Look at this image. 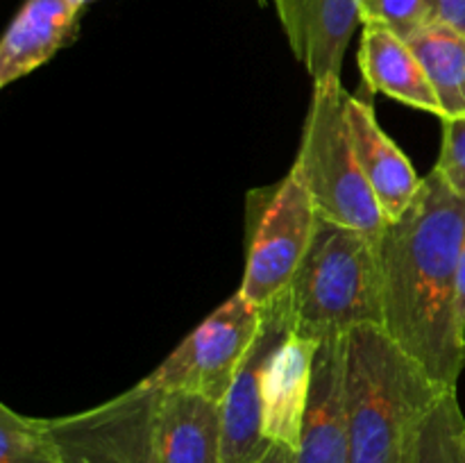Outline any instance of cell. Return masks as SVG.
Segmentation results:
<instances>
[{"instance_id":"1","label":"cell","mask_w":465,"mask_h":463,"mask_svg":"<svg viewBox=\"0 0 465 463\" xmlns=\"http://www.w3.org/2000/svg\"><path fill=\"white\" fill-rule=\"evenodd\" d=\"M463 234L465 198L431 168L411 207L386 222L377 241L381 330L445 389H457L465 368V334L457 320Z\"/></svg>"},{"instance_id":"22","label":"cell","mask_w":465,"mask_h":463,"mask_svg":"<svg viewBox=\"0 0 465 463\" xmlns=\"http://www.w3.org/2000/svg\"><path fill=\"white\" fill-rule=\"evenodd\" d=\"M457 320L461 334H465V234L459 254V275H457Z\"/></svg>"},{"instance_id":"15","label":"cell","mask_w":465,"mask_h":463,"mask_svg":"<svg viewBox=\"0 0 465 463\" xmlns=\"http://www.w3.org/2000/svg\"><path fill=\"white\" fill-rule=\"evenodd\" d=\"M359 71L371 94H384L407 107L440 118V104L407 39L377 23L361 25Z\"/></svg>"},{"instance_id":"19","label":"cell","mask_w":465,"mask_h":463,"mask_svg":"<svg viewBox=\"0 0 465 463\" xmlns=\"http://www.w3.org/2000/svg\"><path fill=\"white\" fill-rule=\"evenodd\" d=\"M436 21L434 0H361L359 23H377L409 39Z\"/></svg>"},{"instance_id":"4","label":"cell","mask_w":465,"mask_h":463,"mask_svg":"<svg viewBox=\"0 0 465 463\" xmlns=\"http://www.w3.org/2000/svg\"><path fill=\"white\" fill-rule=\"evenodd\" d=\"M348 95L341 80L313 84L298 159L291 168L312 195L318 216L380 239L389 221L354 154Z\"/></svg>"},{"instance_id":"12","label":"cell","mask_w":465,"mask_h":463,"mask_svg":"<svg viewBox=\"0 0 465 463\" xmlns=\"http://www.w3.org/2000/svg\"><path fill=\"white\" fill-rule=\"evenodd\" d=\"M352 134L354 154L384 212L386 221H398L422 186V177L411 166L400 145L381 130L377 113L368 100L348 95L345 104Z\"/></svg>"},{"instance_id":"9","label":"cell","mask_w":465,"mask_h":463,"mask_svg":"<svg viewBox=\"0 0 465 463\" xmlns=\"http://www.w3.org/2000/svg\"><path fill=\"white\" fill-rule=\"evenodd\" d=\"M348 334L321 340L300 431L298 463H350Z\"/></svg>"},{"instance_id":"24","label":"cell","mask_w":465,"mask_h":463,"mask_svg":"<svg viewBox=\"0 0 465 463\" xmlns=\"http://www.w3.org/2000/svg\"><path fill=\"white\" fill-rule=\"evenodd\" d=\"M259 5H262V7H266V5H272V7H277V3H280V0H257Z\"/></svg>"},{"instance_id":"2","label":"cell","mask_w":465,"mask_h":463,"mask_svg":"<svg viewBox=\"0 0 465 463\" xmlns=\"http://www.w3.org/2000/svg\"><path fill=\"white\" fill-rule=\"evenodd\" d=\"M448 390L381 327L348 334L350 463H409L434 404Z\"/></svg>"},{"instance_id":"17","label":"cell","mask_w":465,"mask_h":463,"mask_svg":"<svg viewBox=\"0 0 465 463\" xmlns=\"http://www.w3.org/2000/svg\"><path fill=\"white\" fill-rule=\"evenodd\" d=\"M409 463H465V418L457 390H448L434 404Z\"/></svg>"},{"instance_id":"7","label":"cell","mask_w":465,"mask_h":463,"mask_svg":"<svg viewBox=\"0 0 465 463\" xmlns=\"http://www.w3.org/2000/svg\"><path fill=\"white\" fill-rule=\"evenodd\" d=\"M157 390L139 381L71 416L50 418L64 463H163L154 429Z\"/></svg>"},{"instance_id":"8","label":"cell","mask_w":465,"mask_h":463,"mask_svg":"<svg viewBox=\"0 0 465 463\" xmlns=\"http://www.w3.org/2000/svg\"><path fill=\"white\" fill-rule=\"evenodd\" d=\"M262 309V330L221 402L223 463H257L271 448L263 434L262 377L272 348L291 330L286 293Z\"/></svg>"},{"instance_id":"6","label":"cell","mask_w":465,"mask_h":463,"mask_svg":"<svg viewBox=\"0 0 465 463\" xmlns=\"http://www.w3.org/2000/svg\"><path fill=\"white\" fill-rule=\"evenodd\" d=\"M263 322V309L236 291L204 318L141 384L154 390H186L223 402Z\"/></svg>"},{"instance_id":"13","label":"cell","mask_w":465,"mask_h":463,"mask_svg":"<svg viewBox=\"0 0 465 463\" xmlns=\"http://www.w3.org/2000/svg\"><path fill=\"white\" fill-rule=\"evenodd\" d=\"M75 0H25L0 41V86L30 75L80 32Z\"/></svg>"},{"instance_id":"23","label":"cell","mask_w":465,"mask_h":463,"mask_svg":"<svg viewBox=\"0 0 465 463\" xmlns=\"http://www.w3.org/2000/svg\"><path fill=\"white\" fill-rule=\"evenodd\" d=\"M257 463H298V452L289 445L271 443V448L266 449V454Z\"/></svg>"},{"instance_id":"5","label":"cell","mask_w":465,"mask_h":463,"mask_svg":"<svg viewBox=\"0 0 465 463\" xmlns=\"http://www.w3.org/2000/svg\"><path fill=\"white\" fill-rule=\"evenodd\" d=\"M318 213L312 195L291 168L280 184L252 191L248 198V245L239 293L254 307H266L293 281Z\"/></svg>"},{"instance_id":"3","label":"cell","mask_w":465,"mask_h":463,"mask_svg":"<svg viewBox=\"0 0 465 463\" xmlns=\"http://www.w3.org/2000/svg\"><path fill=\"white\" fill-rule=\"evenodd\" d=\"M377 241L318 216L312 243L286 289L291 331L321 343L363 325H384Z\"/></svg>"},{"instance_id":"10","label":"cell","mask_w":465,"mask_h":463,"mask_svg":"<svg viewBox=\"0 0 465 463\" xmlns=\"http://www.w3.org/2000/svg\"><path fill=\"white\" fill-rule=\"evenodd\" d=\"M361 0H280L275 7L295 59L313 84L341 80Z\"/></svg>"},{"instance_id":"21","label":"cell","mask_w":465,"mask_h":463,"mask_svg":"<svg viewBox=\"0 0 465 463\" xmlns=\"http://www.w3.org/2000/svg\"><path fill=\"white\" fill-rule=\"evenodd\" d=\"M434 3L436 21H443L465 32V0H434Z\"/></svg>"},{"instance_id":"18","label":"cell","mask_w":465,"mask_h":463,"mask_svg":"<svg viewBox=\"0 0 465 463\" xmlns=\"http://www.w3.org/2000/svg\"><path fill=\"white\" fill-rule=\"evenodd\" d=\"M0 463H64L50 418H32L0 404Z\"/></svg>"},{"instance_id":"11","label":"cell","mask_w":465,"mask_h":463,"mask_svg":"<svg viewBox=\"0 0 465 463\" xmlns=\"http://www.w3.org/2000/svg\"><path fill=\"white\" fill-rule=\"evenodd\" d=\"M318 345V340L289 330L272 348L263 368V434L271 443L289 445L295 452L300 445Z\"/></svg>"},{"instance_id":"20","label":"cell","mask_w":465,"mask_h":463,"mask_svg":"<svg viewBox=\"0 0 465 463\" xmlns=\"http://www.w3.org/2000/svg\"><path fill=\"white\" fill-rule=\"evenodd\" d=\"M434 168L461 198H465V113L443 118V141H440V154Z\"/></svg>"},{"instance_id":"14","label":"cell","mask_w":465,"mask_h":463,"mask_svg":"<svg viewBox=\"0 0 465 463\" xmlns=\"http://www.w3.org/2000/svg\"><path fill=\"white\" fill-rule=\"evenodd\" d=\"M154 429L163 463H223L216 399L186 390H157Z\"/></svg>"},{"instance_id":"16","label":"cell","mask_w":465,"mask_h":463,"mask_svg":"<svg viewBox=\"0 0 465 463\" xmlns=\"http://www.w3.org/2000/svg\"><path fill=\"white\" fill-rule=\"evenodd\" d=\"M409 45L416 53L431 89L440 104L443 118L465 113V32L434 21L413 36Z\"/></svg>"},{"instance_id":"25","label":"cell","mask_w":465,"mask_h":463,"mask_svg":"<svg viewBox=\"0 0 465 463\" xmlns=\"http://www.w3.org/2000/svg\"><path fill=\"white\" fill-rule=\"evenodd\" d=\"M75 3H77V7L84 9V7H89L91 3H95V0H75Z\"/></svg>"}]
</instances>
